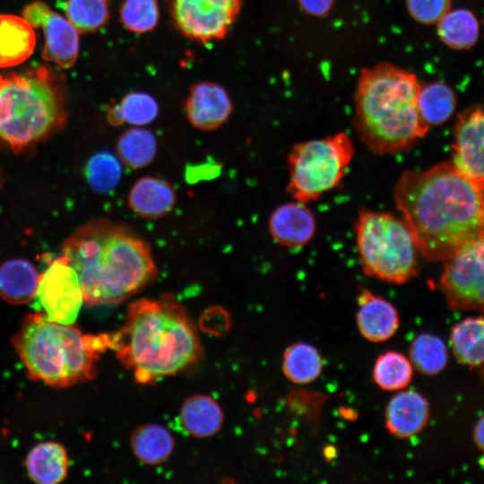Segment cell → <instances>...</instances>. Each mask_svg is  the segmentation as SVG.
Masks as SVG:
<instances>
[{
    "instance_id": "44dd1931",
    "label": "cell",
    "mask_w": 484,
    "mask_h": 484,
    "mask_svg": "<svg viewBox=\"0 0 484 484\" xmlns=\"http://www.w3.org/2000/svg\"><path fill=\"white\" fill-rule=\"evenodd\" d=\"M220 406L210 396L195 394L185 400L179 411L182 428L194 437H208L220 431L223 423Z\"/></svg>"
},
{
    "instance_id": "4316f807",
    "label": "cell",
    "mask_w": 484,
    "mask_h": 484,
    "mask_svg": "<svg viewBox=\"0 0 484 484\" xmlns=\"http://www.w3.org/2000/svg\"><path fill=\"white\" fill-rule=\"evenodd\" d=\"M284 376L294 384H308L322 373L323 359L316 348L306 342L289 346L282 358Z\"/></svg>"
},
{
    "instance_id": "8d00e7d4",
    "label": "cell",
    "mask_w": 484,
    "mask_h": 484,
    "mask_svg": "<svg viewBox=\"0 0 484 484\" xmlns=\"http://www.w3.org/2000/svg\"><path fill=\"white\" fill-rule=\"evenodd\" d=\"M473 440L478 448L484 452V416L478 420L474 427Z\"/></svg>"
},
{
    "instance_id": "ffe728a7",
    "label": "cell",
    "mask_w": 484,
    "mask_h": 484,
    "mask_svg": "<svg viewBox=\"0 0 484 484\" xmlns=\"http://www.w3.org/2000/svg\"><path fill=\"white\" fill-rule=\"evenodd\" d=\"M39 277L28 260L10 259L0 266V297L14 305L28 303L36 296Z\"/></svg>"
},
{
    "instance_id": "5bb4252c",
    "label": "cell",
    "mask_w": 484,
    "mask_h": 484,
    "mask_svg": "<svg viewBox=\"0 0 484 484\" xmlns=\"http://www.w3.org/2000/svg\"><path fill=\"white\" fill-rule=\"evenodd\" d=\"M185 109L193 126L202 131H212L229 120L233 105L221 85L202 82L190 89Z\"/></svg>"
},
{
    "instance_id": "83f0119b",
    "label": "cell",
    "mask_w": 484,
    "mask_h": 484,
    "mask_svg": "<svg viewBox=\"0 0 484 484\" xmlns=\"http://www.w3.org/2000/svg\"><path fill=\"white\" fill-rule=\"evenodd\" d=\"M116 149L123 164L133 169H139L153 160L157 152V140L151 131L133 127L119 136Z\"/></svg>"
},
{
    "instance_id": "7c38bea8",
    "label": "cell",
    "mask_w": 484,
    "mask_h": 484,
    "mask_svg": "<svg viewBox=\"0 0 484 484\" xmlns=\"http://www.w3.org/2000/svg\"><path fill=\"white\" fill-rule=\"evenodd\" d=\"M23 18L34 27H42L45 46L42 56L62 68L72 67L78 56L79 37L74 26L60 14L55 13L40 1L27 5Z\"/></svg>"
},
{
    "instance_id": "ba28073f",
    "label": "cell",
    "mask_w": 484,
    "mask_h": 484,
    "mask_svg": "<svg viewBox=\"0 0 484 484\" xmlns=\"http://www.w3.org/2000/svg\"><path fill=\"white\" fill-rule=\"evenodd\" d=\"M354 156L345 133L296 143L288 155V193L301 203L318 199L344 177Z\"/></svg>"
},
{
    "instance_id": "9a60e30c",
    "label": "cell",
    "mask_w": 484,
    "mask_h": 484,
    "mask_svg": "<svg viewBox=\"0 0 484 484\" xmlns=\"http://www.w3.org/2000/svg\"><path fill=\"white\" fill-rule=\"evenodd\" d=\"M268 225L272 238L290 248L307 245L316 229L313 212L298 201L278 206L272 212Z\"/></svg>"
},
{
    "instance_id": "d590c367",
    "label": "cell",
    "mask_w": 484,
    "mask_h": 484,
    "mask_svg": "<svg viewBox=\"0 0 484 484\" xmlns=\"http://www.w3.org/2000/svg\"><path fill=\"white\" fill-rule=\"evenodd\" d=\"M302 12L313 17H324L333 9L336 0H297Z\"/></svg>"
},
{
    "instance_id": "cb8c5ba5",
    "label": "cell",
    "mask_w": 484,
    "mask_h": 484,
    "mask_svg": "<svg viewBox=\"0 0 484 484\" xmlns=\"http://www.w3.org/2000/svg\"><path fill=\"white\" fill-rule=\"evenodd\" d=\"M130 445L139 461L147 464H158L172 454L174 438L162 426L147 424L137 428L132 433Z\"/></svg>"
},
{
    "instance_id": "e575fe53",
    "label": "cell",
    "mask_w": 484,
    "mask_h": 484,
    "mask_svg": "<svg viewBox=\"0 0 484 484\" xmlns=\"http://www.w3.org/2000/svg\"><path fill=\"white\" fill-rule=\"evenodd\" d=\"M452 0H405L410 16L424 25L437 23L450 10Z\"/></svg>"
},
{
    "instance_id": "5b68a950",
    "label": "cell",
    "mask_w": 484,
    "mask_h": 484,
    "mask_svg": "<svg viewBox=\"0 0 484 484\" xmlns=\"http://www.w3.org/2000/svg\"><path fill=\"white\" fill-rule=\"evenodd\" d=\"M13 343L30 376L56 387L93 378L99 354L108 347L107 335H82L43 313L27 315Z\"/></svg>"
},
{
    "instance_id": "e0dca14e",
    "label": "cell",
    "mask_w": 484,
    "mask_h": 484,
    "mask_svg": "<svg viewBox=\"0 0 484 484\" xmlns=\"http://www.w3.org/2000/svg\"><path fill=\"white\" fill-rule=\"evenodd\" d=\"M429 419V404L418 392L406 390L396 393L385 410V426L389 433L400 438L413 436L423 430Z\"/></svg>"
},
{
    "instance_id": "2e32d148",
    "label": "cell",
    "mask_w": 484,
    "mask_h": 484,
    "mask_svg": "<svg viewBox=\"0 0 484 484\" xmlns=\"http://www.w3.org/2000/svg\"><path fill=\"white\" fill-rule=\"evenodd\" d=\"M358 305L357 326L365 339L381 342L396 333L399 315L389 301L367 290H362L358 297Z\"/></svg>"
},
{
    "instance_id": "7a4b0ae2",
    "label": "cell",
    "mask_w": 484,
    "mask_h": 484,
    "mask_svg": "<svg viewBox=\"0 0 484 484\" xmlns=\"http://www.w3.org/2000/svg\"><path fill=\"white\" fill-rule=\"evenodd\" d=\"M88 305H117L155 281L158 268L148 243L107 218L91 220L64 243Z\"/></svg>"
},
{
    "instance_id": "8992f818",
    "label": "cell",
    "mask_w": 484,
    "mask_h": 484,
    "mask_svg": "<svg viewBox=\"0 0 484 484\" xmlns=\"http://www.w3.org/2000/svg\"><path fill=\"white\" fill-rule=\"evenodd\" d=\"M66 117L63 85L51 70L0 73V142L13 152L56 133Z\"/></svg>"
},
{
    "instance_id": "4dcf8cb0",
    "label": "cell",
    "mask_w": 484,
    "mask_h": 484,
    "mask_svg": "<svg viewBox=\"0 0 484 484\" xmlns=\"http://www.w3.org/2000/svg\"><path fill=\"white\" fill-rule=\"evenodd\" d=\"M412 377V365L404 355L396 351L381 354L373 367V379L383 390L405 388Z\"/></svg>"
},
{
    "instance_id": "603a6c76",
    "label": "cell",
    "mask_w": 484,
    "mask_h": 484,
    "mask_svg": "<svg viewBox=\"0 0 484 484\" xmlns=\"http://www.w3.org/2000/svg\"><path fill=\"white\" fill-rule=\"evenodd\" d=\"M450 344L460 363L484 364V317H469L456 324L451 330Z\"/></svg>"
},
{
    "instance_id": "d6a6232c",
    "label": "cell",
    "mask_w": 484,
    "mask_h": 484,
    "mask_svg": "<svg viewBox=\"0 0 484 484\" xmlns=\"http://www.w3.org/2000/svg\"><path fill=\"white\" fill-rule=\"evenodd\" d=\"M65 10L78 32L95 31L109 19L108 0H66Z\"/></svg>"
},
{
    "instance_id": "6da1fadb",
    "label": "cell",
    "mask_w": 484,
    "mask_h": 484,
    "mask_svg": "<svg viewBox=\"0 0 484 484\" xmlns=\"http://www.w3.org/2000/svg\"><path fill=\"white\" fill-rule=\"evenodd\" d=\"M393 199L427 260L445 261L484 236V181L452 162L403 172Z\"/></svg>"
},
{
    "instance_id": "3957f363",
    "label": "cell",
    "mask_w": 484,
    "mask_h": 484,
    "mask_svg": "<svg viewBox=\"0 0 484 484\" xmlns=\"http://www.w3.org/2000/svg\"><path fill=\"white\" fill-rule=\"evenodd\" d=\"M107 339L108 347L141 384L175 375L202 354L194 324L169 293L132 302L121 330Z\"/></svg>"
},
{
    "instance_id": "d6986e66",
    "label": "cell",
    "mask_w": 484,
    "mask_h": 484,
    "mask_svg": "<svg viewBox=\"0 0 484 484\" xmlns=\"http://www.w3.org/2000/svg\"><path fill=\"white\" fill-rule=\"evenodd\" d=\"M36 37L32 26L11 14L0 15V67H11L25 61L33 52Z\"/></svg>"
},
{
    "instance_id": "7402d4cb",
    "label": "cell",
    "mask_w": 484,
    "mask_h": 484,
    "mask_svg": "<svg viewBox=\"0 0 484 484\" xmlns=\"http://www.w3.org/2000/svg\"><path fill=\"white\" fill-rule=\"evenodd\" d=\"M25 466L29 477L36 483H60L68 471L67 454L65 447L56 442L40 443L28 454Z\"/></svg>"
},
{
    "instance_id": "f546056e",
    "label": "cell",
    "mask_w": 484,
    "mask_h": 484,
    "mask_svg": "<svg viewBox=\"0 0 484 484\" xmlns=\"http://www.w3.org/2000/svg\"><path fill=\"white\" fill-rule=\"evenodd\" d=\"M409 356L412 367L427 376L438 374L448 361L445 344L442 339L430 333L419 334L413 340Z\"/></svg>"
},
{
    "instance_id": "8fae6325",
    "label": "cell",
    "mask_w": 484,
    "mask_h": 484,
    "mask_svg": "<svg viewBox=\"0 0 484 484\" xmlns=\"http://www.w3.org/2000/svg\"><path fill=\"white\" fill-rule=\"evenodd\" d=\"M36 308L50 321L72 324L83 302L78 274L62 255L52 261L39 277Z\"/></svg>"
},
{
    "instance_id": "30bf717a",
    "label": "cell",
    "mask_w": 484,
    "mask_h": 484,
    "mask_svg": "<svg viewBox=\"0 0 484 484\" xmlns=\"http://www.w3.org/2000/svg\"><path fill=\"white\" fill-rule=\"evenodd\" d=\"M242 0H172L175 25L200 43L223 39L241 10Z\"/></svg>"
},
{
    "instance_id": "52a82bcc",
    "label": "cell",
    "mask_w": 484,
    "mask_h": 484,
    "mask_svg": "<svg viewBox=\"0 0 484 484\" xmlns=\"http://www.w3.org/2000/svg\"><path fill=\"white\" fill-rule=\"evenodd\" d=\"M356 243L363 272L378 280L402 284L418 270V248L403 220L386 212L359 211Z\"/></svg>"
},
{
    "instance_id": "d4e9b609",
    "label": "cell",
    "mask_w": 484,
    "mask_h": 484,
    "mask_svg": "<svg viewBox=\"0 0 484 484\" xmlns=\"http://www.w3.org/2000/svg\"><path fill=\"white\" fill-rule=\"evenodd\" d=\"M479 22L466 9L449 10L437 22V35L447 47L456 50L469 49L479 38Z\"/></svg>"
},
{
    "instance_id": "4fadbf2b",
    "label": "cell",
    "mask_w": 484,
    "mask_h": 484,
    "mask_svg": "<svg viewBox=\"0 0 484 484\" xmlns=\"http://www.w3.org/2000/svg\"><path fill=\"white\" fill-rule=\"evenodd\" d=\"M452 158L458 170L484 181V108H472L459 116Z\"/></svg>"
},
{
    "instance_id": "1f68e13d",
    "label": "cell",
    "mask_w": 484,
    "mask_h": 484,
    "mask_svg": "<svg viewBox=\"0 0 484 484\" xmlns=\"http://www.w3.org/2000/svg\"><path fill=\"white\" fill-rule=\"evenodd\" d=\"M85 175L94 192L107 194L112 191L121 179V161L109 151H99L88 160Z\"/></svg>"
},
{
    "instance_id": "836d02e7",
    "label": "cell",
    "mask_w": 484,
    "mask_h": 484,
    "mask_svg": "<svg viewBox=\"0 0 484 484\" xmlns=\"http://www.w3.org/2000/svg\"><path fill=\"white\" fill-rule=\"evenodd\" d=\"M159 17L157 0H125L120 8L123 25L134 33L152 30L157 26Z\"/></svg>"
},
{
    "instance_id": "f1b7e54d",
    "label": "cell",
    "mask_w": 484,
    "mask_h": 484,
    "mask_svg": "<svg viewBox=\"0 0 484 484\" xmlns=\"http://www.w3.org/2000/svg\"><path fill=\"white\" fill-rule=\"evenodd\" d=\"M159 112L157 101L144 92H131L121 101L109 108L108 121L115 126L128 123L133 125H144L152 122Z\"/></svg>"
},
{
    "instance_id": "ac0fdd59",
    "label": "cell",
    "mask_w": 484,
    "mask_h": 484,
    "mask_svg": "<svg viewBox=\"0 0 484 484\" xmlns=\"http://www.w3.org/2000/svg\"><path fill=\"white\" fill-rule=\"evenodd\" d=\"M174 187L167 181L143 177L138 179L128 194L129 208L138 216L157 220L169 214L176 203Z\"/></svg>"
},
{
    "instance_id": "9c48e42d",
    "label": "cell",
    "mask_w": 484,
    "mask_h": 484,
    "mask_svg": "<svg viewBox=\"0 0 484 484\" xmlns=\"http://www.w3.org/2000/svg\"><path fill=\"white\" fill-rule=\"evenodd\" d=\"M445 262L440 288L449 307L484 312V236Z\"/></svg>"
},
{
    "instance_id": "484cf974",
    "label": "cell",
    "mask_w": 484,
    "mask_h": 484,
    "mask_svg": "<svg viewBox=\"0 0 484 484\" xmlns=\"http://www.w3.org/2000/svg\"><path fill=\"white\" fill-rule=\"evenodd\" d=\"M417 106L421 118L428 126L439 125L453 115L456 106L455 94L452 88L441 82L420 85Z\"/></svg>"
},
{
    "instance_id": "277c9868",
    "label": "cell",
    "mask_w": 484,
    "mask_h": 484,
    "mask_svg": "<svg viewBox=\"0 0 484 484\" xmlns=\"http://www.w3.org/2000/svg\"><path fill=\"white\" fill-rule=\"evenodd\" d=\"M415 73L389 63L361 71L354 97V126L374 153L395 154L411 148L429 126L421 118Z\"/></svg>"
}]
</instances>
